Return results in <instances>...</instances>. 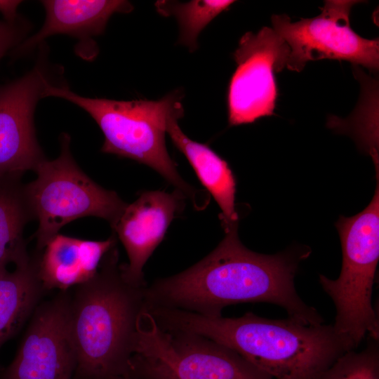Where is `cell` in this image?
I'll use <instances>...</instances> for the list:
<instances>
[{"label": "cell", "mask_w": 379, "mask_h": 379, "mask_svg": "<svg viewBox=\"0 0 379 379\" xmlns=\"http://www.w3.org/2000/svg\"><path fill=\"white\" fill-rule=\"evenodd\" d=\"M289 49L272 29L244 34L233 55L236 69L227 92L230 126L251 124L273 114L277 98L274 73L286 66Z\"/></svg>", "instance_id": "cell-9"}, {"label": "cell", "mask_w": 379, "mask_h": 379, "mask_svg": "<svg viewBox=\"0 0 379 379\" xmlns=\"http://www.w3.org/2000/svg\"><path fill=\"white\" fill-rule=\"evenodd\" d=\"M185 197L178 190L173 193L144 192L134 202L127 204L110 225L127 253L128 263L120 264V268L124 278L130 284L147 286L144 266L180 211Z\"/></svg>", "instance_id": "cell-12"}, {"label": "cell", "mask_w": 379, "mask_h": 379, "mask_svg": "<svg viewBox=\"0 0 379 379\" xmlns=\"http://www.w3.org/2000/svg\"><path fill=\"white\" fill-rule=\"evenodd\" d=\"M22 77L0 86V175L34 171L46 157L36 136L34 114L49 78L44 54Z\"/></svg>", "instance_id": "cell-11"}, {"label": "cell", "mask_w": 379, "mask_h": 379, "mask_svg": "<svg viewBox=\"0 0 379 379\" xmlns=\"http://www.w3.org/2000/svg\"><path fill=\"white\" fill-rule=\"evenodd\" d=\"M234 3L231 0H192L185 3L162 0L154 5L160 15L176 18L180 28L178 43L194 52L198 47L197 38L201 32Z\"/></svg>", "instance_id": "cell-18"}, {"label": "cell", "mask_w": 379, "mask_h": 379, "mask_svg": "<svg viewBox=\"0 0 379 379\" xmlns=\"http://www.w3.org/2000/svg\"><path fill=\"white\" fill-rule=\"evenodd\" d=\"M182 96L175 91L157 100L92 98L79 95L67 86L50 84L43 98H62L85 110L103 133L102 152L128 158L153 168L198 207L197 190L179 175L165 141L169 119L184 116Z\"/></svg>", "instance_id": "cell-4"}, {"label": "cell", "mask_w": 379, "mask_h": 379, "mask_svg": "<svg viewBox=\"0 0 379 379\" xmlns=\"http://www.w3.org/2000/svg\"><path fill=\"white\" fill-rule=\"evenodd\" d=\"M41 4L46 11L43 26L13 50V56L25 54L56 34L69 35L81 44L92 41V37L104 32L112 15L128 13L133 9L129 1L124 0H45Z\"/></svg>", "instance_id": "cell-13"}, {"label": "cell", "mask_w": 379, "mask_h": 379, "mask_svg": "<svg viewBox=\"0 0 379 379\" xmlns=\"http://www.w3.org/2000/svg\"><path fill=\"white\" fill-rule=\"evenodd\" d=\"M136 379H272L228 347L198 333L164 330L145 310L128 375Z\"/></svg>", "instance_id": "cell-6"}, {"label": "cell", "mask_w": 379, "mask_h": 379, "mask_svg": "<svg viewBox=\"0 0 379 379\" xmlns=\"http://www.w3.org/2000/svg\"><path fill=\"white\" fill-rule=\"evenodd\" d=\"M376 175V188L368 205L354 216H340L335 224L342 247L339 277L319 276L335 307L333 328L355 349L366 336L379 340V320L372 305L379 260V171Z\"/></svg>", "instance_id": "cell-5"}, {"label": "cell", "mask_w": 379, "mask_h": 379, "mask_svg": "<svg viewBox=\"0 0 379 379\" xmlns=\"http://www.w3.org/2000/svg\"><path fill=\"white\" fill-rule=\"evenodd\" d=\"M357 2L326 1L320 15L294 22L286 15H274L272 29L289 49L286 67L299 72L309 61L334 59L378 69V39H364L350 27V11Z\"/></svg>", "instance_id": "cell-8"}, {"label": "cell", "mask_w": 379, "mask_h": 379, "mask_svg": "<svg viewBox=\"0 0 379 379\" xmlns=\"http://www.w3.org/2000/svg\"><path fill=\"white\" fill-rule=\"evenodd\" d=\"M70 293L61 291L33 312L18 352L0 379H74Z\"/></svg>", "instance_id": "cell-10"}, {"label": "cell", "mask_w": 379, "mask_h": 379, "mask_svg": "<svg viewBox=\"0 0 379 379\" xmlns=\"http://www.w3.org/2000/svg\"><path fill=\"white\" fill-rule=\"evenodd\" d=\"M21 1L0 0V13L6 22H14L19 18L17 9Z\"/></svg>", "instance_id": "cell-21"}, {"label": "cell", "mask_w": 379, "mask_h": 379, "mask_svg": "<svg viewBox=\"0 0 379 379\" xmlns=\"http://www.w3.org/2000/svg\"><path fill=\"white\" fill-rule=\"evenodd\" d=\"M22 174L0 175V272L29 258L23 237L34 219L21 181Z\"/></svg>", "instance_id": "cell-17"}, {"label": "cell", "mask_w": 379, "mask_h": 379, "mask_svg": "<svg viewBox=\"0 0 379 379\" xmlns=\"http://www.w3.org/2000/svg\"><path fill=\"white\" fill-rule=\"evenodd\" d=\"M60 152L53 160L45 159L34 171L36 178L25 184V192L34 219V234L38 252L74 220L96 217L112 225L127 204L114 191L94 182L78 166L71 152V138L60 137Z\"/></svg>", "instance_id": "cell-7"}, {"label": "cell", "mask_w": 379, "mask_h": 379, "mask_svg": "<svg viewBox=\"0 0 379 379\" xmlns=\"http://www.w3.org/2000/svg\"><path fill=\"white\" fill-rule=\"evenodd\" d=\"M164 330L191 331L233 350L272 379H321L345 352L356 350L333 324L305 325L251 312L240 317H206L177 309L151 310Z\"/></svg>", "instance_id": "cell-2"}, {"label": "cell", "mask_w": 379, "mask_h": 379, "mask_svg": "<svg viewBox=\"0 0 379 379\" xmlns=\"http://www.w3.org/2000/svg\"><path fill=\"white\" fill-rule=\"evenodd\" d=\"M238 225L208 255L177 274L155 280L145 291L147 310L177 309L206 317L222 316L227 306L267 302L284 308L288 317L305 325L324 318L299 296L294 278L307 250L274 255L252 251L239 240Z\"/></svg>", "instance_id": "cell-1"}, {"label": "cell", "mask_w": 379, "mask_h": 379, "mask_svg": "<svg viewBox=\"0 0 379 379\" xmlns=\"http://www.w3.org/2000/svg\"><path fill=\"white\" fill-rule=\"evenodd\" d=\"M117 243L113 233L102 241L58 234L39 255V276L44 288L46 291H65L88 281L95 275L102 258Z\"/></svg>", "instance_id": "cell-14"}, {"label": "cell", "mask_w": 379, "mask_h": 379, "mask_svg": "<svg viewBox=\"0 0 379 379\" xmlns=\"http://www.w3.org/2000/svg\"><path fill=\"white\" fill-rule=\"evenodd\" d=\"M119 260L116 245L105 254L95 275L75 286L70 294L74 379H116L128 375L139 321L147 310V285L128 282Z\"/></svg>", "instance_id": "cell-3"}, {"label": "cell", "mask_w": 379, "mask_h": 379, "mask_svg": "<svg viewBox=\"0 0 379 379\" xmlns=\"http://www.w3.org/2000/svg\"><path fill=\"white\" fill-rule=\"evenodd\" d=\"M39 255L0 272V349L31 318L46 291L39 276Z\"/></svg>", "instance_id": "cell-16"}, {"label": "cell", "mask_w": 379, "mask_h": 379, "mask_svg": "<svg viewBox=\"0 0 379 379\" xmlns=\"http://www.w3.org/2000/svg\"><path fill=\"white\" fill-rule=\"evenodd\" d=\"M29 29V25L20 17L14 22L0 20V60L26 39Z\"/></svg>", "instance_id": "cell-20"}, {"label": "cell", "mask_w": 379, "mask_h": 379, "mask_svg": "<svg viewBox=\"0 0 379 379\" xmlns=\"http://www.w3.org/2000/svg\"><path fill=\"white\" fill-rule=\"evenodd\" d=\"M378 340L367 336L366 345L362 350L345 352L321 379H379Z\"/></svg>", "instance_id": "cell-19"}, {"label": "cell", "mask_w": 379, "mask_h": 379, "mask_svg": "<svg viewBox=\"0 0 379 379\" xmlns=\"http://www.w3.org/2000/svg\"><path fill=\"white\" fill-rule=\"evenodd\" d=\"M116 379H136L133 377H131L130 375H124V376H121V377H119V378H117Z\"/></svg>", "instance_id": "cell-22"}, {"label": "cell", "mask_w": 379, "mask_h": 379, "mask_svg": "<svg viewBox=\"0 0 379 379\" xmlns=\"http://www.w3.org/2000/svg\"><path fill=\"white\" fill-rule=\"evenodd\" d=\"M180 118L175 116L169 119L166 133L176 148L187 158L201 183L219 206L225 232L238 225L235 176L227 162L208 145L192 140L182 132L178 125Z\"/></svg>", "instance_id": "cell-15"}]
</instances>
